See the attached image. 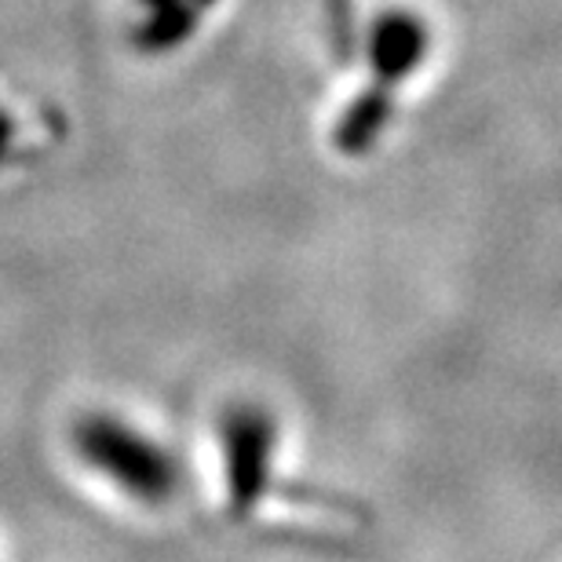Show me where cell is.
I'll list each match as a JSON object with an SVG mask.
<instances>
[{
    "label": "cell",
    "mask_w": 562,
    "mask_h": 562,
    "mask_svg": "<svg viewBox=\"0 0 562 562\" xmlns=\"http://www.w3.org/2000/svg\"><path fill=\"white\" fill-rule=\"evenodd\" d=\"M431 48V33L413 11H387L369 33V59H373V85L347 106L336 125V150L344 157H366L391 125L395 114V88L420 70Z\"/></svg>",
    "instance_id": "6da1fadb"
},
{
    "label": "cell",
    "mask_w": 562,
    "mask_h": 562,
    "mask_svg": "<svg viewBox=\"0 0 562 562\" xmlns=\"http://www.w3.org/2000/svg\"><path fill=\"white\" fill-rule=\"evenodd\" d=\"M70 442L88 468L114 482L132 501L157 508L179 493V482H183L179 460L157 438L114 417V413H85L74 424Z\"/></svg>",
    "instance_id": "7a4b0ae2"
},
{
    "label": "cell",
    "mask_w": 562,
    "mask_h": 562,
    "mask_svg": "<svg viewBox=\"0 0 562 562\" xmlns=\"http://www.w3.org/2000/svg\"><path fill=\"white\" fill-rule=\"evenodd\" d=\"M220 453L227 512L234 519H249L271 493L274 457H278V420L271 409L256 402H234L220 417Z\"/></svg>",
    "instance_id": "3957f363"
},
{
    "label": "cell",
    "mask_w": 562,
    "mask_h": 562,
    "mask_svg": "<svg viewBox=\"0 0 562 562\" xmlns=\"http://www.w3.org/2000/svg\"><path fill=\"white\" fill-rule=\"evenodd\" d=\"M11 143H15V121H11L4 110H0V161L8 157Z\"/></svg>",
    "instance_id": "277c9868"
}]
</instances>
